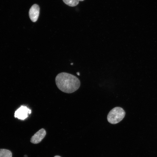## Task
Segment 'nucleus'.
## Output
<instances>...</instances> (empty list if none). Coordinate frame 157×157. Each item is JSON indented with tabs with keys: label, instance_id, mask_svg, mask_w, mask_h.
Returning <instances> with one entry per match:
<instances>
[{
	"label": "nucleus",
	"instance_id": "nucleus-1",
	"mask_svg": "<svg viewBox=\"0 0 157 157\" xmlns=\"http://www.w3.org/2000/svg\"><path fill=\"white\" fill-rule=\"evenodd\" d=\"M58 88L65 93H71L77 90L80 85L79 79L75 76L66 72L58 74L55 78Z\"/></svg>",
	"mask_w": 157,
	"mask_h": 157
},
{
	"label": "nucleus",
	"instance_id": "nucleus-2",
	"mask_svg": "<svg viewBox=\"0 0 157 157\" xmlns=\"http://www.w3.org/2000/svg\"><path fill=\"white\" fill-rule=\"evenodd\" d=\"M125 115V111L122 108L116 107L109 112L107 115V120L111 124H117L123 119Z\"/></svg>",
	"mask_w": 157,
	"mask_h": 157
},
{
	"label": "nucleus",
	"instance_id": "nucleus-3",
	"mask_svg": "<svg viewBox=\"0 0 157 157\" xmlns=\"http://www.w3.org/2000/svg\"><path fill=\"white\" fill-rule=\"evenodd\" d=\"M31 110L26 106H21L15 112L14 117L19 119L24 120L31 113Z\"/></svg>",
	"mask_w": 157,
	"mask_h": 157
},
{
	"label": "nucleus",
	"instance_id": "nucleus-4",
	"mask_svg": "<svg viewBox=\"0 0 157 157\" xmlns=\"http://www.w3.org/2000/svg\"><path fill=\"white\" fill-rule=\"evenodd\" d=\"M40 10L39 6L36 4L33 5L30 8L29 16L30 19L33 22H35L37 20L39 16Z\"/></svg>",
	"mask_w": 157,
	"mask_h": 157
},
{
	"label": "nucleus",
	"instance_id": "nucleus-5",
	"mask_svg": "<svg viewBox=\"0 0 157 157\" xmlns=\"http://www.w3.org/2000/svg\"><path fill=\"white\" fill-rule=\"evenodd\" d=\"M46 131L44 129H41L36 132L31 138V142L36 144L40 142L46 135Z\"/></svg>",
	"mask_w": 157,
	"mask_h": 157
},
{
	"label": "nucleus",
	"instance_id": "nucleus-6",
	"mask_svg": "<svg viewBox=\"0 0 157 157\" xmlns=\"http://www.w3.org/2000/svg\"><path fill=\"white\" fill-rule=\"evenodd\" d=\"M66 5L71 7H74L78 5L79 1H83L84 0H63Z\"/></svg>",
	"mask_w": 157,
	"mask_h": 157
},
{
	"label": "nucleus",
	"instance_id": "nucleus-7",
	"mask_svg": "<svg viewBox=\"0 0 157 157\" xmlns=\"http://www.w3.org/2000/svg\"><path fill=\"white\" fill-rule=\"evenodd\" d=\"M0 157H12V154L9 150L0 149Z\"/></svg>",
	"mask_w": 157,
	"mask_h": 157
},
{
	"label": "nucleus",
	"instance_id": "nucleus-8",
	"mask_svg": "<svg viewBox=\"0 0 157 157\" xmlns=\"http://www.w3.org/2000/svg\"><path fill=\"white\" fill-rule=\"evenodd\" d=\"M76 74L78 75V76L80 75V74H79V72H77L76 73Z\"/></svg>",
	"mask_w": 157,
	"mask_h": 157
},
{
	"label": "nucleus",
	"instance_id": "nucleus-9",
	"mask_svg": "<svg viewBox=\"0 0 157 157\" xmlns=\"http://www.w3.org/2000/svg\"><path fill=\"white\" fill-rule=\"evenodd\" d=\"M54 157H61L58 156H55Z\"/></svg>",
	"mask_w": 157,
	"mask_h": 157
}]
</instances>
